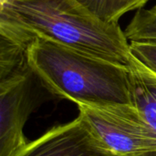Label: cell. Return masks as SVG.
<instances>
[{
	"instance_id": "cell-1",
	"label": "cell",
	"mask_w": 156,
	"mask_h": 156,
	"mask_svg": "<svg viewBox=\"0 0 156 156\" xmlns=\"http://www.w3.org/2000/svg\"><path fill=\"white\" fill-rule=\"evenodd\" d=\"M27 59L43 85L78 106L133 105L129 68L39 37L29 45Z\"/></svg>"
},
{
	"instance_id": "cell-2",
	"label": "cell",
	"mask_w": 156,
	"mask_h": 156,
	"mask_svg": "<svg viewBox=\"0 0 156 156\" xmlns=\"http://www.w3.org/2000/svg\"><path fill=\"white\" fill-rule=\"evenodd\" d=\"M0 9L37 37L126 68L133 60L119 23L103 21L78 0H9Z\"/></svg>"
},
{
	"instance_id": "cell-3",
	"label": "cell",
	"mask_w": 156,
	"mask_h": 156,
	"mask_svg": "<svg viewBox=\"0 0 156 156\" xmlns=\"http://www.w3.org/2000/svg\"><path fill=\"white\" fill-rule=\"evenodd\" d=\"M80 117L94 135L121 156H156V134L133 105L79 106Z\"/></svg>"
},
{
	"instance_id": "cell-4",
	"label": "cell",
	"mask_w": 156,
	"mask_h": 156,
	"mask_svg": "<svg viewBox=\"0 0 156 156\" xmlns=\"http://www.w3.org/2000/svg\"><path fill=\"white\" fill-rule=\"evenodd\" d=\"M33 70L25 78L0 88V156H16L27 144L23 128L36 106Z\"/></svg>"
},
{
	"instance_id": "cell-5",
	"label": "cell",
	"mask_w": 156,
	"mask_h": 156,
	"mask_svg": "<svg viewBox=\"0 0 156 156\" xmlns=\"http://www.w3.org/2000/svg\"><path fill=\"white\" fill-rule=\"evenodd\" d=\"M16 156H121L109 150L79 116L46 133Z\"/></svg>"
},
{
	"instance_id": "cell-6",
	"label": "cell",
	"mask_w": 156,
	"mask_h": 156,
	"mask_svg": "<svg viewBox=\"0 0 156 156\" xmlns=\"http://www.w3.org/2000/svg\"><path fill=\"white\" fill-rule=\"evenodd\" d=\"M133 106L156 134V76L133 57L130 66Z\"/></svg>"
},
{
	"instance_id": "cell-7",
	"label": "cell",
	"mask_w": 156,
	"mask_h": 156,
	"mask_svg": "<svg viewBox=\"0 0 156 156\" xmlns=\"http://www.w3.org/2000/svg\"><path fill=\"white\" fill-rule=\"evenodd\" d=\"M93 14L108 23H119L120 18L133 10L144 8L150 0H78Z\"/></svg>"
},
{
	"instance_id": "cell-8",
	"label": "cell",
	"mask_w": 156,
	"mask_h": 156,
	"mask_svg": "<svg viewBox=\"0 0 156 156\" xmlns=\"http://www.w3.org/2000/svg\"><path fill=\"white\" fill-rule=\"evenodd\" d=\"M124 33L129 42H156V4L137 10Z\"/></svg>"
},
{
	"instance_id": "cell-9",
	"label": "cell",
	"mask_w": 156,
	"mask_h": 156,
	"mask_svg": "<svg viewBox=\"0 0 156 156\" xmlns=\"http://www.w3.org/2000/svg\"><path fill=\"white\" fill-rule=\"evenodd\" d=\"M133 56L156 76V42H130Z\"/></svg>"
},
{
	"instance_id": "cell-10",
	"label": "cell",
	"mask_w": 156,
	"mask_h": 156,
	"mask_svg": "<svg viewBox=\"0 0 156 156\" xmlns=\"http://www.w3.org/2000/svg\"><path fill=\"white\" fill-rule=\"evenodd\" d=\"M7 1H9V0H0V5H2V4L5 3V2H7Z\"/></svg>"
}]
</instances>
